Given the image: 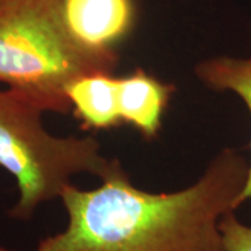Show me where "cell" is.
I'll list each match as a JSON object with an SVG mask.
<instances>
[{"label": "cell", "mask_w": 251, "mask_h": 251, "mask_svg": "<svg viewBox=\"0 0 251 251\" xmlns=\"http://www.w3.org/2000/svg\"><path fill=\"white\" fill-rule=\"evenodd\" d=\"M249 159L224 148L196 181L168 193L135 187L123 169L60 194L67 224L32 251H225L221 219L239 208Z\"/></svg>", "instance_id": "cell-1"}, {"label": "cell", "mask_w": 251, "mask_h": 251, "mask_svg": "<svg viewBox=\"0 0 251 251\" xmlns=\"http://www.w3.org/2000/svg\"><path fill=\"white\" fill-rule=\"evenodd\" d=\"M119 53L81 46L64 20V0H0V82L45 112H72L66 90L90 73H115Z\"/></svg>", "instance_id": "cell-2"}, {"label": "cell", "mask_w": 251, "mask_h": 251, "mask_svg": "<svg viewBox=\"0 0 251 251\" xmlns=\"http://www.w3.org/2000/svg\"><path fill=\"white\" fill-rule=\"evenodd\" d=\"M45 110L17 91H0V168L11 175L18 190L9 209L14 221H31L38 208L60 198L73 177L91 175L106 179L123 169L102 152L94 137H59L42 123Z\"/></svg>", "instance_id": "cell-3"}, {"label": "cell", "mask_w": 251, "mask_h": 251, "mask_svg": "<svg viewBox=\"0 0 251 251\" xmlns=\"http://www.w3.org/2000/svg\"><path fill=\"white\" fill-rule=\"evenodd\" d=\"M64 20L73 38L97 53H119L137 21L135 0H64Z\"/></svg>", "instance_id": "cell-4"}, {"label": "cell", "mask_w": 251, "mask_h": 251, "mask_svg": "<svg viewBox=\"0 0 251 251\" xmlns=\"http://www.w3.org/2000/svg\"><path fill=\"white\" fill-rule=\"evenodd\" d=\"M175 91L173 84L141 67L119 77V112L123 125L134 128L145 141L156 140Z\"/></svg>", "instance_id": "cell-5"}, {"label": "cell", "mask_w": 251, "mask_h": 251, "mask_svg": "<svg viewBox=\"0 0 251 251\" xmlns=\"http://www.w3.org/2000/svg\"><path fill=\"white\" fill-rule=\"evenodd\" d=\"M66 95L72 113L84 130L106 131L123 125L119 112V77L90 73L69 84Z\"/></svg>", "instance_id": "cell-6"}, {"label": "cell", "mask_w": 251, "mask_h": 251, "mask_svg": "<svg viewBox=\"0 0 251 251\" xmlns=\"http://www.w3.org/2000/svg\"><path fill=\"white\" fill-rule=\"evenodd\" d=\"M194 75L209 90L216 92H232L242 99L251 117V56L237 57L229 54L212 56L194 66ZM251 201V141L249 176L243 188L239 206Z\"/></svg>", "instance_id": "cell-7"}, {"label": "cell", "mask_w": 251, "mask_h": 251, "mask_svg": "<svg viewBox=\"0 0 251 251\" xmlns=\"http://www.w3.org/2000/svg\"><path fill=\"white\" fill-rule=\"evenodd\" d=\"M219 229L225 251H251V226L243 224L234 211L221 219Z\"/></svg>", "instance_id": "cell-8"}, {"label": "cell", "mask_w": 251, "mask_h": 251, "mask_svg": "<svg viewBox=\"0 0 251 251\" xmlns=\"http://www.w3.org/2000/svg\"><path fill=\"white\" fill-rule=\"evenodd\" d=\"M0 251H14V250H9V249H4V247H1V246H0Z\"/></svg>", "instance_id": "cell-9"}]
</instances>
